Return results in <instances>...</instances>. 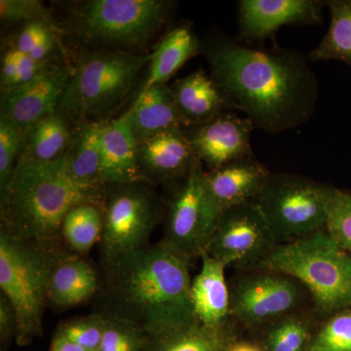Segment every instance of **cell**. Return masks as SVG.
<instances>
[{"label":"cell","mask_w":351,"mask_h":351,"mask_svg":"<svg viewBox=\"0 0 351 351\" xmlns=\"http://www.w3.org/2000/svg\"><path fill=\"white\" fill-rule=\"evenodd\" d=\"M204 52L212 77L255 129L276 135L313 117L319 82L300 53L258 49L228 38L214 39Z\"/></svg>","instance_id":"1"},{"label":"cell","mask_w":351,"mask_h":351,"mask_svg":"<svg viewBox=\"0 0 351 351\" xmlns=\"http://www.w3.org/2000/svg\"><path fill=\"white\" fill-rule=\"evenodd\" d=\"M105 315L130 321L149 336L198 322L189 262L158 243L103 261Z\"/></svg>","instance_id":"2"},{"label":"cell","mask_w":351,"mask_h":351,"mask_svg":"<svg viewBox=\"0 0 351 351\" xmlns=\"http://www.w3.org/2000/svg\"><path fill=\"white\" fill-rule=\"evenodd\" d=\"M105 188H90L69 176L63 157L50 162L20 156L1 191V228L20 239L54 241L73 208L105 204Z\"/></svg>","instance_id":"3"},{"label":"cell","mask_w":351,"mask_h":351,"mask_svg":"<svg viewBox=\"0 0 351 351\" xmlns=\"http://www.w3.org/2000/svg\"><path fill=\"white\" fill-rule=\"evenodd\" d=\"M260 267L306 286L324 313L336 314L351 307V256L326 228L277 245Z\"/></svg>","instance_id":"4"},{"label":"cell","mask_w":351,"mask_h":351,"mask_svg":"<svg viewBox=\"0 0 351 351\" xmlns=\"http://www.w3.org/2000/svg\"><path fill=\"white\" fill-rule=\"evenodd\" d=\"M55 241L23 239L1 228L0 288L17 314L19 346L43 336L50 271L63 251Z\"/></svg>","instance_id":"5"},{"label":"cell","mask_w":351,"mask_h":351,"mask_svg":"<svg viewBox=\"0 0 351 351\" xmlns=\"http://www.w3.org/2000/svg\"><path fill=\"white\" fill-rule=\"evenodd\" d=\"M152 53L99 52L88 55L71 73L58 112L82 122L112 112L130 91Z\"/></svg>","instance_id":"6"},{"label":"cell","mask_w":351,"mask_h":351,"mask_svg":"<svg viewBox=\"0 0 351 351\" xmlns=\"http://www.w3.org/2000/svg\"><path fill=\"white\" fill-rule=\"evenodd\" d=\"M335 188L301 176L271 174L255 200L277 245L326 228Z\"/></svg>","instance_id":"7"},{"label":"cell","mask_w":351,"mask_h":351,"mask_svg":"<svg viewBox=\"0 0 351 351\" xmlns=\"http://www.w3.org/2000/svg\"><path fill=\"white\" fill-rule=\"evenodd\" d=\"M149 182L138 181L107 186L101 260L108 261L147 246L163 216L160 200Z\"/></svg>","instance_id":"8"},{"label":"cell","mask_w":351,"mask_h":351,"mask_svg":"<svg viewBox=\"0 0 351 351\" xmlns=\"http://www.w3.org/2000/svg\"><path fill=\"white\" fill-rule=\"evenodd\" d=\"M171 7L166 0H91L77 9L75 22L91 40L136 47L154 38Z\"/></svg>","instance_id":"9"},{"label":"cell","mask_w":351,"mask_h":351,"mask_svg":"<svg viewBox=\"0 0 351 351\" xmlns=\"http://www.w3.org/2000/svg\"><path fill=\"white\" fill-rule=\"evenodd\" d=\"M202 163L179 181L166 214L160 244L189 263L201 257L223 212L208 191Z\"/></svg>","instance_id":"10"},{"label":"cell","mask_w":351,"mask_h":351,"mask_svg":"<svg viewBox=\"0 0 351 351\" xmlns=\"http://www.w3.org/2000/svg\"><path fill=\"white\" fill-rule=\"evenodd\" d=\"M276 246L274 233L253 201L223 212L204 253L226 267H251L260 265Z\"/></svg>","instance_id":"11"},{"label":"cell","mask_w":351,"mask_h":351,"mask_svg":"<svg viewBox=\"0 0 351 351\" xmlns=\"http://www.w3.org/2000/svg\"><path fill=\"white\" fill-rule=\"evenodd\" d=\"M265 270L242 277L230 290V316L250 326L294 313L302 302L301 283L285 274Z\"/></svg>","instance_id":"12"},{"label":"cell","mask_w":351,"mask_h":351,"mask_svg":"<svg viewBox=\"0 0 351 351\" xmlns=\"http://www.w3.org/2000/svg\"><path fill=\"white\" fill-rule=\"evenodd\" d=\"M184 129L196 156L209 171L254 157L251 136L255 127L247 117L226 112L206 123Z\"/></svg>","instance_id":"13"},{"label":"cell","mask_w":351,"mask_h":351,"mask_svg":"<svg viewBox=\"0 0 351 351\" xmlns=\"http://www.w3.org/2000/svg\"><path fill=\"white\" fill-rule=\"evenodd\" d=\"M325 4L319 0H240V38L263 40L283 25L320 24Z\"/></svg>","instance_id":"14"},{"label":"cell","mask_w":351,"mask_h":351,"mask_svg":"<svg viewBox=\"0 0 351 351\" xmlns=\"http://www.w3.org/2000/svg\"><path fill=\"white\" fill-rule=\"evenodd\" d=\"M200 163L184 128L160 132L138 142V170L149 184L181 181Z\"/></svg>","instance_id":"15"},{"label":"cell","mask_w":351,"mask_h":351,"mask_svg":"<svg viewBox=\"0 0 351 351\" xmlns=\"http://www.w3.org/2000/svg\"><path fill=\"white\" fill-rule=\"evenodd\" d=\"M73 71L59 66L29 84L1 94V114L27 133L57 113Z\"/></svg>","instance_id":"16"},{"label":"cell","mask_w":351,"mask_h":351,"mask_svg":"<svg viewBox=\"0 0 351 351\" xmlns=\"http://www.w3.org/2000/svg\"><path fill=\"white\" fill-rule=\"evenodd\" d=\"M170 87L184 128L206 123L221 113L237 110L223 88L202 69Z\"/></svg>","instance_id":"17"},{"label":"cell","mask_w":351,"mask_h":351,"mask_svg":"<svg viewBox=\"0 0 351 351\" xmlns=\"http://www.w3.org/2000/svg\"><path fill=\"white\" fill-rule=\"evenodd\" d=\"M271 173L255 157H246L205 173L208 191L221 211L253 202Z\"/></svg>","instance_id":"18"},{"label":"cell","mask_w":351,"mask_h":351,"mask_svg":"<svg viewBox=\"0 0 351 351\" xmlns=\"http://www.w3.org/2000/svg\"><path fill=\"white\" fill-rule=\"evenodd\" d=\"M101 182L106 186L143 181L138 143L125 113L101 127Z\"/></svg>","instance_id":"19"},{"label":"cell","mask_w":351,"mask_h":351,"mask_svg":"<svg viewBox=\"0 0 351 351\" xmlns=\"http://www.w3.org/2000/svg\"><path fill=\"white\" fill-rule=\"evenodd\" d=\"M99 289V278L82 256L62 251L51 269L48 304L57 309L77 306L89 301Z\"/></svg>","instance_id":"20"},{"label":"cell","mask_w":351,"mask_h":351,"mask_svg":"<svg viewBox=\"0 0 351 351\" xmlns=\"http://www.w3.org/2000/svg\"><path fill=\"white\" fill-rule=\"evenodd\" d=\"M201 270L191 281V298L196 319L205 326L225 324L230 317V294L226 284L225 263L201 256Z\"/></svg>","instance_id":"21"},{"label":"cell","mask_w":351,"mask_h":351,"mask_svg":"<svg viewBox=\"0 0 351 351\" xmlns=\"http://www.w3.org/2000/svg\"><path fill=\"white\" fill-rule=\"evenodd\" d=\"M125 114L137 143L160 132L184 128L168 84L141 91Z\"/></svg>","instance_id":"22"},{"label":"cell","mask_w":351,"mask_h":351,"mask_svg":"<svg viewBox=\"0 0 351 351\" xmlns=\"http://www.w3.org/2000/svg\"><path fill=\"white\" fill-rule=\"evenodd\" d=\"M104 121L82 122L73 134L63 156L69 176L90 188H106L101 182V127Z\"/></svg>","instance_id":"23"},{"label":"cell","mask_w":351,"mask_h":351,"mask_svg":"<svg viewBox=\"0 0 351 351\" xmlns=\"http://www.w3.org/2000/svg\"><path fill=\"white\" fill-rule=\"evenodd\" d=\"M232 341L228 322L216 327L196 322L149 336L144 351H225Z\"/></svg>","instance_id":"24"},{"label":"cell","mask_w":351,"mask_h":351,"mask_svg":"<svg viewBox=\"0 0 351 351\" xmlns=\"http://www.w3.org/2000/svg\"><path fill=\"white\" fill-rule=\"evenodd\" d=\"M199 51V40L191 27L182 25L172 29L152 52L149 76L142 91L154 85L167 84L168 80Z\"/></svg>","instance_id":"25"},{"label":"cell","mask_w":351,"mask_h":351,"mask_svg":"<svg viewBox=\"0 0 351 351\" xmlns=\"http://www.w3.org/2000/svg\"><path fill=\"white\" fill-rule=\"evenodd\" d=\"M68 121L60 112L40 120L25 133L21 156L43 162L62 158L73 138Z\"/></svg>","instance_id":"26"},{"label":"cell","mask_w":351,"mask_h":351,"mask_svg":"<svg viewBox=\"0 0 351 351\" xmlns=\"http://www.w3.org/2000/svg\"><path fill=\"white\" fill-rule=\"evenodd\" d=\"M326 4L331 13L329 29L307 60H337L351 66V0H330Z\"/></svg>","instance_id":"27"},{"label":"cell","mask_w":351,"mask_h":351,"mask_svg":"<svg viewBox=\"0 0 351 351\" xmlns=\"http://www.w3.org/2000/svg\"><path fill=\"white\" fill-rule=\"evenodd\" d=\"M104 208L105 204L101 203H83L73 208L64 218L62 237L77 255H86L101 240Z\"/></svg>","instance_id":"28"},{"label":"cell","mask_w":351,"mask_h":351,"mask_svg":"<svg viewBox=\"0 0 351 351\" xmlns=\"http://www.w3.org/2000/svg\"><path fill=\"white\" fill-rule=\"evenodd\" d=\"M59 66L55 60L38 61L11 46L1 57V94L29 84Z\"/></svg>","instance_id":"29"},{"label":"cell","mask_w":351,"mask_h":351,"mask_svg":"<svg viewBox=\"0 0 351 351\" xmlns=\"http://www.w3.org/2000/svg\"><path fill=\"white\" fill-rule=\"evenodd\" d=\"M309 336L306 318L291 313L272 322L265 341L269 351H304Z\"/></svg>","instance_id":"30"},{"label":"cell","mask_w":351,"mask_h":351,"mask_svg":"<svg viewBox=\"0 0 351 351\" xmlns=\"http://www.w3.org/2000/svg\"><path fill=\"white\" fill-rule=\"evenodd\" d=\"M56 27L43 22L25 24L15 39L12 47L38 61L54 60L58 41Z\"/></svg>","instance_id":"31"},{"label":"cell","mask_w":351,"mask_h":351,"mask_svg":"<svg viewBox=\"0 0 351 351\" xmlns=\"http://www.w3.org/2000/svg\"><path fill=\"white\" fill-rule=\"evenodd\" d=\"M105 316L107 320L99 351H144L149 336L142 328L130 321Z\"/></svg>","instance_id":"32"},{"label":"cell","mask_w":351,"mask_h":351,"mask_svg":"<svg viewBox=\"0 0 351 351\" xmlns=\"http://www.w3.org/2000/svg\"><path fill=\"white\" fill-rule=\"evenodd\" d=\"M25 134L3 115H0V191L5 188L17 165Z\"/></svg>","instance_id":"33"},{"label":"cell","mask_w":351,"mask_h":351,"mask_svg":"<svg viewBox=\"0 0 351 351\" xmlns=\"http://www.w3.org/2000/svg\"><path fill=\"white\" fill-rule=\"evenodd\" d=\"M106 320L107 318L103 313L75 318L64 322L58 332L86 351H99L105 331Z\"/></svg>","instance_id":"34"},{"label":"cell","mask_w":351,"mask_h":351,"mask_svg":"<svg viewBox=\"0 0 351 351\" xmlns=\"http://www.w3.org/2000/svg\"><path fill=\"white\" fill-rule=\"evenodd\" d=\"M326 230L341 248L351 253V193L335 189Z\"/></svg>","instance_id":"35"},{"label":"cell","mask_w":351,"mask_h":351,"mask_svg":"<svg viewBox=\"0 0 351 351\" xmlns=\"http://www.w3.org/2000/svg\"><path fill=\"white\" fill-rule=\"evenodd\" d=\"M311 351H351V311L335 314L314 339Z\"/></svg>","instance_id":"36"},{"label":"cell","mask_w":351,"mask_h":351,"mask_svg":"<svg viewBox=\"0 0 351 351\" xmlns=\"http://www.w3.org/2000/svg\"><path fill=\"white\" fill-rule=\"evenodd\" d=\"M0 17L6 23L43 22L55 27L49 11L38 0H1Z\"/></svg>","instance_id":"37"},{"label":"cell","mask_w":351,"mask_h":351,"mask_svg":"<svg viewBox=\"0 0 351 351\" xmlns=\"http://www.w3.org/2000/svg\"><path fill=\"white\" fill-rule=\"evenodd\" d=\"M18 319L15 309L5 295H0V339L2 343L17 337Z\"/></svg>","instance_id":"38"},{"label":"cell","mask_w":351,"mask_h":351,"mask_svg":"<svg viewBox=\"0 0 351 351\" xmlns=\"http://www.w3.org/2000/svg\"><path fill=\"white\" fill-rule=\"evenodd\" d=\"M50 351H86L71 339L66 338L63 335L57 332L52 345H51Z\"/></svg>","instance_id":"39"},{"label":"cell","mask_w":351,"mask_h":351,"mask_svg":"<svg viewBox=\"0 0 351 351\" xmlns=\"http://www.w3.org/2000/svg\"><path fill=\"white\" fill-rule=\"evenodd\" d=\"M228 351H260L255 346H252L249 345H235L230 346L228 348Z\"/></svg>","instance_id":"40"}]
</instances>
